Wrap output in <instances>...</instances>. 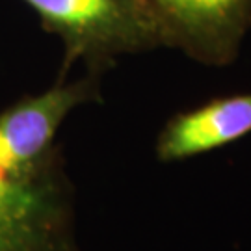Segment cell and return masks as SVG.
I'll list each match as a JSON object with an SVG mask.
<instances>
[{"instance_id": "obj_1", "label": "cell", "mask_w": 251, "mask_h": 251, "mask_svg": "<svg viewBox=\"0 0 251 251\" xmlns=\"http://www.w3.org/2000/svg\"><path fill=\"white\" fill-rule=\"evenodd\" d=\"M62 41V75L73 63L102 75L123 56L160 49L145 0H23ZM60 75V76H62Z\"/></svg>"}, {"instance_id": "obj_5", "label": "cell", "mask_w": 251, "mask_h": 251, "mask_svg": "<svg viewBox=\"0 0 251 251\" xmlns=\"http://www.w3.org/2000/svg\"><path fill=\"white\" fill-rule=\"evenodd\" d=\"M251 134V91L216 97L171 116L154 142L162 164H177L224 149Z\"/></svg>"}, {"instance_id": "obj_2", "label": "cell", "mask_w": 251, "mask_h": 251, "mask_svg": "<svg viewBox=\"0 0 251 251\" xmlns=\"http://www.w3.org/2000/svg\"><path fill=\"white\" fill-rule=\"evenodd\" d=\"M0 251H86L62 149L32 173H0Z\"/></svg>"}, {"instance_id": "obj_3", "label": "cell", "mask_w": 251, "mask_h": 251, "mask_svg": "<svg viewBox=\"0 0 251 251\" xmlns=\"http://www.w3.org/2000/svg\"><path fill=\"white\" fill-rule=\"evenodd\" d=\"M100 78L91 71L75 80L60 76L50 88L0 110V173L26 175L50 160L60 151L56 136L67 117L102 100Z\"/></svg>"}, {"instance_id": "obj_4", "label": "cell", "mask_w": 251, "mask_h": 251, "mask_svg": "<svg viewBox=\"0 0 251 251\" xmlns=\"http://www.w3.org/2000/svg\"><path fill=\"white\" fill-rule=\"evenodd\" d=\"M162 47L224 67L236 60L251 30V0H145Z\"/></svg>"}]
</instances>
